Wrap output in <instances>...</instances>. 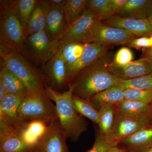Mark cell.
Instances as JSON below:
<instances>
[{
  "label": "cell",
  "mask_w": 152,
  "mask_h": 152,
  "mask_svg": "<svg viewBox=\"0 0 152 152\" xmlns=\"http://www.w3.org/2000/svg\"><path fill=\"white\" fill-rule=\"evenodd\" d=\"M109 59L107 54L79 72L71 83L74 86L73 94L89 99L98 93L118 84L121 80L108 70Z\"/></svg>",
  "instance_id": "6da1fadb"
},
{
  "label": "cell",
  "mask_w": 152,
  "mask_h": 152,
  "mask_svg": "<svg viewBox=\"0 0 152 152\" xmlns=\"http://www.w3.org/2000/svg\"><path fill=\"white\" fill-rule=\"evenodd\" d=\"M74 86L71 84L67 90L59 92L45 86V93L55 103L60 126L67 139L76 142L88 130V124L74 108L72 104Z\"/></svg>",
  "instance_id": "7a4b0ae2"
},
{
  "label": "cell",
  "mask_w": 152,
  "mask_h": 152,
  "mask_svg": "<svg viewBox=\"0 0 152 152\" xmlns=\"http://www.w3.org/2000/svg\"><path fill=\"white\" fill-rule=\"evenodd\" d=\"M15 1H0V54L22 55L26 36L15 12Z\"/></svg>",
  "instance_id": "3957f363"
},
{
  "label": "cell",
  "mask_w": 152,
  "mask_h": 152,
  "mask_svg": "<svg viewBox=\"0 0 152 152\" xmlns=\"http://www.w3.org/2000/svg\"><path fill=\"white\" fill-rule=\"evenodd\" d=\"M1 66L12 72L25 85L28 94L45 93V84L40 70L20 54H1Z\"/></svg>",
  "instance_id": "277c9868"
},
{
  "label": "cell",
  "mask_w": 152,
  "mask_h": 152,
  "mask_svg": "<svg viewBox=\"0 0 152 152\" xmlns=\"http://www.w3.org/2000/svg\"><path fill=\"white\" fill-rule=\"evenodd\" d=\"M58 48V41L50 39L44 31L27 37L22 55L33 65L42 67L56 54Z\"/></svg>",
  "instance_id": "5b68a950"
},
{
  "label": "cell",
  "mask_w": 152,
  "mask_h": 152,
  "mask_svg": "<svg viewBox=\"0 0 152 152\" xmlns=\"http://www.w3.org/2000/svg\"><path fill=\"white\" fill-rule=\"evenodd\" d=\"M18 119L55 121L58 119V118L56 106L45 93L28 94L24 98L19 106Z\"/></svg>",
  "instance_id": "8992f818"
},
{
  "label": "cell",
  "mask_w": 152,
  "mask_h": 152,
  "mask_svg": "<svg viewBox=\"0 0 152 152\" xmlns=\"http://www.w3.org/2000/svg\"><path fill=\"white\" fill-rule=\"evenodd\" d=\"M137 38V36L129 31L107 26L97 20L91 28L85 44L94 42L109 46L127 45L131 41Z\"/></svg>",
  "instance_id": "52a82bcc"
},
{
  "label": "cell",
  "mask_w": 152,
  "mask_h": 152,
  "mask_svg": "<svg viewBox=\"0 0 152 152\" xmlns=\"http://www.w3.org/2000/svg\"><path fill=\"white\" fill-rule=\"evenodd\" d=\"M40 71L45 86L59 92L69 88L71 82L67 65L58 51Z\"/></svg>",
  "instance_id": "ba28073f"
},
{
  "label": "cell",
  "mask_w": 152,
  "mask_h": 152,
  "mask_svg": "<svg viewBox=\"0 0 152 152\" xmlns=\"http://www.w3.org/2000/svg\"><path fill=\"white\" fill-rule=\"evenodd\" d=\"M54 121L43 119L18 120L10 126L23 142L34 151Z\"/></svg>",
  "instance_id": "9c48e42d"
},
{
  "label": "cell",
  "mask_w": 152,
  "mask_h": 152,
  "mask_svg": "<svg viewBox=\"0 0 152 152\" xmlns=\"http://www.w3.org/2000/svg\"><path fill=\"white\" fill-rule=\"evenodd\" d=\"M151 125V122L149 115L134 118L126 116L116 112L113 129L106 136L121 142L122 139L132 135Z\"/></svg>",
  "instance_id": "30bf717a"
},
{
  "label": "cell",
  "mask_w": 152,
  "mask_h": 152,
  "mask_svg": "<svg viewBox=\"0 0 152 152\" xmlns=\"http://www.w3.org/2000/svg\"><path fill=\"white\" fill-rule=\"evenodd\" d=\"M108 70L113 76L121 80L135 78L152 72V57H145L125 65L110 63Z\"/></svg>",
  "instance_id": "8fae6325"
},
{
  "label": "cell",
  "mask_w": 152,
  "mask_h": 152,
  "mask_svg": "<svg viewBox=\"0 0 152 152\" xmlns=\"http://www.w3.org/2000/svg\"><path fill=\"white\" fill-rule=\"evenodd\" d=\"M97 20L94 14L87 9L75 21L68 26L65 33L58 41L59 46L69 42L85 44L90 30Z\"/></svg>",
  "instance_id": "7c38bea8"
},
{
  "label": "cell",
  "mask_w": 152,
  "mask_h": 152,
  "mask_svg": "<svg viewBox=\"0 0 152 152\" xmlns=\"http://www.w3.org/2000/svg\"><path fill=\"white\" fill-rule=\"evenodd\" d=\"M58 119L54 121L33 152H69Z\"/></svg>",
  "instance_id": "4fadbf2b"
},
{
  "label": "cell",
  "mask_w": 152,
  "mask_h": 152,
  "mask_svg": "<svg viewBox=\"0 0 152 152\" xmlns=\"http://www.w3.org/2000/svg\"><path fill=\"white\" fill-rule=\"evenodd\" d=\"M102 22L110 26L121 28L129 31L137 37H149L152 34V27L148 19L124 18L115 15Z\"/></svg>",
  "instance_id": "5bb4252c"
},
{
  "label": "cell",
  "mask_w": 152,
  "mask_h": 152,
  "mask_svg": "<svg viewBox=\"0 0 152 152\" xmlns=\"http://www.w3.org/2000/svg\"><path fill=\"white\" fill-rule=\"evenodd\" d=\"M110 46L97 43L85 44L83 53L76 62L67 66L71 83L74 77L81 70L107 54Z\"/></svg>",
  "instance_id": "9a60e30c"
},
{
  "label": "cell",
  "mask_w": 152,
  "mask_h": 152,
  "mask_svg": "<svg viewBox=\"0 0 152 152\" xmlns=\"http://www.w3.org/2000/svg\"><path fill=\"white\" fill-rule=\"evenodd\" d=\"M21 140L13 128L0 122V152H33Z\"/></svg>",
  "instance_id": "2e32d148"
},
{
  "label": "cell",
  "mask_w": 152,
  "mask_h": 152,
  "mask_svg": "<svg viewBox=\"0 0 152 152\" xmlns=\"http://www.w3.org/2000/svg\"><path fill=\"white\" fill-rule=\"evenodd\" d=\"M68 25L62 8H50L45 31L50 39L58 40L65 33Z\"/></svg>",
  "instance_id": "e0dca14e"
},
{
  "label": "cell",
  "mask_w": 152,
  "mask_h": 152,
  "mask_svg": "<svg viewBox=\"0 0 152 152\" xmlns=\"http://www.w3.org/2000/svg\"><path fill=\"white\" fill-rule=\"evenodd\" d=\"M50 10L47 0H37L28 20L26 28V37L45 31Z\"/></svg>",
  "instance_id": "ac0fdd59"
},
{
  "label": "cell",
  "mask_w": 152,
  "mask_h": 152,
  "mask_svg": "<svg viewBox=\"0 0 152 152\" xmlns=\"http://www.w3.org/2000/svg\"><path fill=\"white\" fill-rule=\"evenodd\" d=\"M23 98L9 93L6 95L0 102V122L12 125L18 121L19 106Z\"/></svg>",
  "instance_id": "d6986e66"
},
{
  "label": "cell",
  "mask_w": 152,
  "mask_h": 152,
  "mask_svg": "<svg viewBox=\"0 0 152 152\" xmlns=\"http://www.w3.org/2000/svg\"><path fill=\"white\" fill-rule=\"evenodd\" d=\"M152 13V0H128L117 15L138 19H148Z\"/></svg>",
  "instance_id": "ffe728a7"
},
{
  "label": "cell",
  "mask_w": 152,
  "mask_h": 152,
  "mask_svg": "<svg viewBox=\"0 0 152 152\" xmlns=\"http://www.w3.org/2000/svg\"><path fill=\"white\" fill-rule=\"evenodd\" d=\"M0 83L3 85L8 93L24 98L28 93L22 81L12 72L4 66L0 71Z\"/></svg>",
  "instance_id": "44dd1931"
},
{
  "label": "cell",
  "mask_w": 152,
  "mask_h": 152,
  "mask_svg": "<svg viewBox=\"0 0 152 152\" xmlns=\"http://www.w3.org/2000/svg\"><path fill=\"white\" fill-rule=\"evenodd\" d=\"M121 142L137 152L152 148V125L122 139Z\"/></svg>",
  "instance_id": "7402d4cb"
},
{
  "label": "cell",
  "mask_w": 152,
  "mask_h": 152,
  "mask_svg": "<svg viewBox=\"0 0 152 152\" xmlns=\"http://www.w3.org/2000/svg\"><path fill=\"white\" fill-rule=\"evenodd\" d=\"M96 108L101 104L115 105L124 100V89L116 85L98 93L89 99Z\"/></svg>",
  "instance_id": "603a6c76"
},
{
  "label": "cell",
  "mask_w": 152,
  "mask_h": 152,
  "mask_svg": "<svg viewBox=\"0 0 152 152\" xmlns=\"http://www.w3.org/2000/svg\"><path fill=\"white\" fill-rule=\"evenodd\" d=\"M115 106L118 113L134 118L149 115L151 108V104H150L127 100H124Z\"/></svg>",
  "instance_id": "cb8c5ba5"
},
{
  "label": "cell",
  "mask_w": 152,
  "mask_h": 152,
  "mask_svg": "<svg viewBox=\"0 0 152 152\" xmlns=\"http://www.w3.org/2000/svg\"><path fill=\"white\" fill-rule=\"evenodd\" d=\"M72 102L74 108L81 115L88 118L95 124H99L100 113L99 110L89 99L80 98L73 94Z\"/></svg>",
  "instance_id": "d4e9b609"
},
{
  "label": "cell",
  "mask_w": 152,
  "mask_h": 152,
  "mask_svg": "<svg viewBox=\"0 0 152 152\" xmlns=\"http://www.w3.org/2000/svg\"><path fill=\"white\" fill-rule=\"evenodd\" d=\"M85 49V44L78 42H69L59 46V52L67 66L78 61L81 57Z\"/></svg>",
  "instance_id": "484cf974"
},
{
  "label": "cell",
  "mask_w": 152,
  "mask_h": 152,
  "mask_svg": "<svg viewBox=\"0 0 152 152\" xmlns=\"http://www.w3.org/2000/svg\"><path fill=\"white\" fill-rule=\"evenodd\" d=\"M98 109L100 113L99 124L100 132L107 135L110 132L113 127L115 119L116 110L115 106L112 105L101 104Z\"/></svg>",
  "instance_id": "4316f807"
},
{
  "label": "cell",
  "mask_w": 152,
  "mask_h": 152,
  "mask_svg": "<svg viewBox=\"0 0 152 152\" xmlns=\"http://www.w3.org/2000/svg\"><path fill=\"white\" fill-rule=\"evenodd\" d=\"M37 0H16L15 10L16 16L26 35L28 20Z\"/></svg>",
  "instance_id": "83f0119b"
},
{
  "label": "cell",
  "mask_w": 152,
  "mask_h": 152,
  "mask_svg": "<svg viewBox=\"0 0 152 152\" xmlns=\"http://www.w3.org/2000/svg\"><path fill=\"white\" fill-rule=\"evenodd\" d=\"M87 0H67L64 8L68 26L72 23L87 10Z\"/></svg>",
  "instance_id": "f1b7e54d"
},
{
  "label": "cell",
  "mask_w": 152,
  "mask_h": 152,
  "mask_svg": "<svg viewBox=\"0 0 152 152\" xmlns=\"http://www.w3.org/2000/svg\"><path fill=\"white\" fill-rule=\"evenodd\" d=\"M112 0H87V9L91 11L98 20L102 22L108 17Z\"/></svg>",
  "instance_id": "f546056e"
},
{
  "label": "cell",
  "mask_w": 152,
  "mask_h": 152,
  "mask_svg": "<svg viewBox=\"0 0 152 152\" xmlns=\"http://www.w3.org/2000/svg\"><path fill=\"white\" fill-rule=\"evenodd\" d=\"M123 88H134L137 89L152 91V72L130 80H121L117 85Z\"/></svg>",
  "instance_id": "4dcf8cb0"
},
{
  "label": "cell",
  "mask_w": 152,
  "mask_h": 152,
  "mask_svg": "<svg viewBox=\"0 0 152 152\" xmlns=\"http://www.w3.org/2000/svg\"><path fill=\"white\" fill-rule=\"evenodd\" d=\"M120 142V141L110 138L101 134L99 131L96 134L93 147L87 152H107L110 148L118 145Z\"/></svg>",
  "instance_id": "1f68e13d"
},
{
  "label": "cell",
  "mask_w": 152,
  "mask_h": 152,
  "mask_svg": "<svg viewBox=\"0 0 152 152\" xmlns=\"http://www.w3.org/2000/svg\"><path fill=\"white\" fill-rule=\"evenodd\" d=\"M124 95L125 100L152 104V91L126 88L124 89Z\"/></svg>",
  "instance_id": "d6a6232c"
},
{
  "label": "cell",
  "mask_w": 152,
  "mask_h": 152,
  "mask_svg": "<svg viewBox=\"0 0 152 152\" xmlns=\"http://www.w3.org/2000/svg\"><path fill=\"white\" fill-rule=\"evenodd\" d=\"M132 52L129 48L123 47L117 52L114 58V64L119 65H125L133 60Z\"/></svg>",
  "instance_id": "836d02e7"
},
{
  "label": "cell",
  "mask_w": 152,
  "mask_h": 152,
  "mask_svg": "<svg viewBox=\"0 0 152 152\" xmlns=\"http://www.w3.org/2000/svg\"><path fill=\"white\" fill-rule=\"evenodd\" d=\"M128 46L130 48H134L137 50L143 48H152V44L148 37H141L134 39L131 41Z\"/></svg>",
  "instance_id": "e575fe53"
},
{
  "label": "cell",
  "mask_w": 152,
  "mask_h": 152,
  "mask_svg": "<svg viewBox=\"0 0 152 152\" xmlns=\"http://www.w3.org/2000/svg\"><path fill=\"white\" fill-rule=\"evenodd\" d=\"M127 1L128 0H112L109 8V15L107 18L118 15L120 11L122 10Z\"/></svg>",
  "instance_id": "d590c367"
},
{
  "label": "cell",
  "mask_w": 152,
  "mask_h": 152,
  "mask_svg": "<svg viewBox=\"0 0 152 152\" xmlns=\"http://www.w3.org/2000/svg\"><path fill=\"white\" fill-rule=\"evenodd\" d=\"M50 8H62L65 5L67 0H47Z\"/></svg>",
  "instance_id": "8d00e7d4"
},
{
  "label": "cell",
  "mask_w": 152,
  "mask_h": 152,
  "mask_svg": "<svg viewBox=\"0 0 152 152\" xmlns=\"http://www.w3.org/2000/svg\"><path fill=\"white\" fill-rule=\"evenodd\" d=\"M8 94L7 90L1 83H0V102H1L6 95Z\"/></svg>",
  "instance_id": "74e56055"
},
{
  "label": "cell",
  "mask_w": 152,
  "mask_h": 152,
  "mask_svg": "<svg viewBox=\"0 0 152 152\" xmlns=\"http://www.w3.org/2000/svg\"><path fill=\"white\" fill-rule=\"evenodd\" d=\"M107 152H127V151L123 149L119 148L118 145H116L110 148Z\"/></svg>",
  "instance_id": "f35d334b"
},
{
  "label": "cell",
  "mask_w": 152,
  "mask_h": 152,
  "mask_svg": "<svg viewBox=\"0 0 152 152\" xmlns=\"http://www.w3.org/2000/svg\"><path fill=\"white\" fill-rule=\"evenodd\" d=\"M143 49H145L144 50H145V56H152V47Z\"/></svg>",
  "instance_id": "ab89813d"
},
{
  "label": "cell",
  "mask_w": 152,
  "mask_h": 152,
  "mask_svg": "<svg viewBox=\"0 0 152 152\" xmlns=\"http://www.w3.org/2000/svg\"><path fill=\"white\" fill-rule=\"evenodd\" d=\"M138 152H152V148L143 150V151H140Z\"/></svg>",
  "instance_id": "60d3db41"
},
{
  "label": "cell",
  "mask_w": 152,
  "mask_h": 152,
  "mask_svg": "<svg viewBox=\"0 0 152 152\" xmlns=\"http://www.w3.org/2000/svg\"><path fill=\"white\" fill-rule=\"evenodd\" d=\"M148 19L152 27V13L148 18Z\"/></svg>",
  "instance_id": "b9f144b4"
},
{
  "label": "cell",
  "mask_w": 152,
  "mask_h": 152,
  "mask_svg": "<svg viewBox=\"0 0 152 152\" xmlns=\"http://www.w3.org/2000/svg\"><path fill=\"white\" fill-rule=\"evenodd\" d=\"M149 116L151 118V124L152 125V104H151V112H150Z\"/></svg>",
  "instance_id": "7bdbcfd3"
},
{
  "label": "cell",
  "mask_w": 152,
  "mask_h": 152,
  "mask_svg": "<svg viewBox=\"0 0 152 152\" xmlns=\"http://www.w3.org/2000/svg\"><path fill=\"white\" fill-rule=\"evenodd\" d=\"M149 38H150V40H151V42L152 44V34L150 36V37H149Z\"/></svg>",
  "instance_id": "ee69618b"
},
{
  "label": "cell",
  "mask_w": 152,
  "mask_h": 152,
  "mask_svg": "<svg viewBox=\"0 0 152 152\" xmlns=\"http://www.w3.org/2000/svg\"><path fill=\"white\" fill-rule=\"evenodd\" d=\"M147 56H150V57H152V56H145V57H147Z\"/></svg>",
  "instance_id": "f6af8a7d"
},
{
  "label": "cell",
  "mask_w": 152,
  "mask_h": 152,
  "mask_svg": "<svg viewBox=\"0 0 152 152\" xmlns=\"http://www.w3.org/2000/svg\"><path fill=\"white\" fill-rule=\"evenodd\" d=\"M127 152H128L127 151Z\"/></svg>",
  "instance_id": "bcb514c9"
}]
</instances>
